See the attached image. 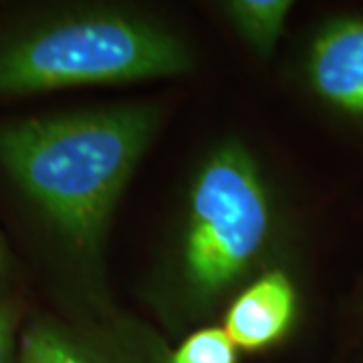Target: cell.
I'll list each match as a JSON object with an SVG mask.
<instances>
[{"mask_svg":"<svg viewBox=\"0 0 363 363\" xmlns=\"http://www.w3.org/2000/svg\"><path fill=\"white\" fill-rule=\"evenodd\" d=\"M301 317V291L285 264L242 286L222 311V329L238 350L260 353L285 343Z\"/></svg>","mask_w":363,"mask_h":363,"instance_id":"cell-6","label":"cell"},{"mask_svg":"<svg viewBox=\"0 0 363 363\" xmlns=\"http://www.w3.org/2000/svg\"><path fill=\"white\" fill-rule=\"evenodd\" d=\"M226 25L259 59H271L283 39L293 2L289 0H226L218 4Z\"/></svg>","mask_w":363,"mask_h":363,"instance_id":"cell-7","label":"cell"},{"mask_svg":"<svg viewBox=\"0 0 363 363\" xmlns=\"http://www.w3.org/2000/svg\"><path fill=\"white\" fill-rule=\"evenodd\" d=\"M289 220L259 156L238 138L196 164L152 281L150 301L172 329L224 311L260 272L283 264Z\"/></svg>","mask_w":363,"mask_h":363,"instance_id":"cell-2","label":"cell"},{"mask_svg":"<svg viewBox=\"0 0 363 363\" xmlns=\"http://www.w3.org/2000/svg\"><path fill=\"white\" fill-rule=\"evenodd\" d=\"M160 123V107L138 101L0 125V168L77 277L81 303L104 301L109 224Z\"/></svg>","mask_w":363,"mask_h":363,"instance_id":"cell-1","label":"cell"},{"mask_svg":"<svg viewBox=\"0 0 363 363\" xmlns=\"http://www.w3.org/2000/svg\"><path fill=\"white\" fill-rule=\"evenodd\" d=\"M169 363H238V347L222 327L202 325L169 351Z\"/></svg>","mask_w":363,"mask_h":363,"instance_id":"cell-8","label":"cell"},{"mask_svg":"<svg viewBox=\"0 0 363 363\" xmlns=\"http://www.w3.org/2000/svg\"><path fill=\"white\" fill-rule=\"evenodd\" d=\"M169 351L152 327L104 298L79 303L67 315L30 317L21 333L18 363H169Z\"/></svg>","mask_w":363,"mask_h":363,"instance_id":"cell-4","label":"cell"},{"mask_svg":"<svg viewBox=\"0 0 363 363\" xmlns=\"http://www.w3.org/2000/svg\"><path fill=\"white\" fill-rule=\"evenodd\" d=\"M25 321V305L21 298L0 297V363H18V345Z\"/></svg>","mask_w":363,"mask_h":363,"instance_id":"cell-9","label":"cell"},{"mask_svg":"<svg viewBox=\"0 0 363 363\" xmlns=\"http://www.w3.org/2000/svg\"><path fill=\"white\" fill-rule=\"evenodd\" d=\"M13 255H11V250H9L4 238H2V234H0V297L2 295H9V286H11V281H13Z\"/></svg>","mask_w":363,"mask_h":363,"instance_id":"cell-10","label":"cell"},{"mask_svg":"<svg viewBox=\"0 0 363 363\" xmlns=\"http://www.w3.org/2000/svg\"><path fill=\"white\" fill-rule=\"evenodd\" d=\"M351 315L363 323V272L355 285V291H353V297H351Z\"/></svg>","mask_w":363,"mask_h":363,"instance_id":"cell-11","label":"cell"},{"mask_svg":"<svg viewBox=\"0 0 363 363\" xmlns=\"http://www.w3.org/2000/svg\"><path fill=\"white\" fill-rule=\"evenodd\" d=\"M194 67L180 33L117 6L59 9L0 35V97L182 77Z\"/></svg>","mask_w":363,"mask_h":363,"instance_id":"cell-3","label":"cell"},{"mask_svg":"<svg viewBox=\"0 0 363 363\" xmlns=\"http://www.w3.org/2000/svg\"><path fill=\"white\" fill-rule=\"evenodd\" d=\"M298 81L325 116L363 131V13H339L313 28Z\"/></svg>","mask_w":363,"mask_h":363,"instance_id":"cell-5","label":"cell"}]
</instances>
